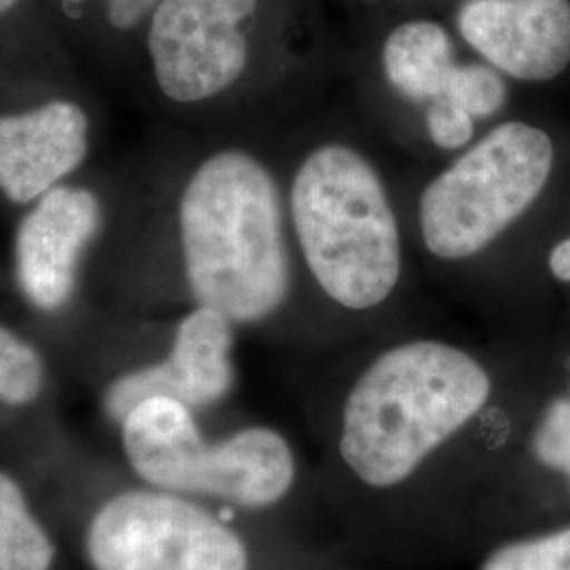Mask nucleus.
<instances>
[{
  "label": "nucleus",
  "instance_id": "obj_16",
  "mask_svg": "<svg viewBox=\"0 0 570 570\" xmlns=\"http://www.w3.org/2000/svg\"><path fill=\"white\" fill-rule=\"evenodd\" d=\"M444 96L465 108L473 119H489L508 100V87L497 68L484 63H456Z\"/></svg>",
  "mask_w": 570,
  "mask_h": 570
},
{
  "label": "nucleus",
  "instance_id": "obj_19",
  "mask_svg": "<svg viewBox=\"0 0 570 570\" xmlns=\"http://www.w3.org/2000/svg\"><path fill=\"white\" fill-rule=\"evenodd\" d=\"M425 121H428L429 136L435 146L444 150H454L471 140L475 119L452 98L442 96L429 102Z\"/></svg>",
  "mask_w": 570,
  "mask_h": 570
},
{
  "label": "nucleus",
  "instance_id": "obj_18",
  "mask_svg": "<svg viewBox=\"0 0 570 570\" xmlns=\"http://www.w3.org/2000/svg\"><path fill=\"white\" fill-rule=\"evenodd\" d=\"M534 452L543 465L567 473L570 480V400L548 407L534 435Z\"/></svg>",
  "mask_w": 570,
  "mask_h": 570
},
{
  "label": "nucleus",
  "instance_id": "obj_11",
  "mask_svg": "<svg viewBox=\"0 0 570 570\" xmlns=\"http://www.w3.org/2000/svg\"><path fill=\"white\" fill-rule=\"evenodd\" d=\"M294 482V456L271 429H245L218 446H205L193 492L225 497L247 508H265Z\"/></svg>",
  "mask_w": 570,
  "mask_h": 570
},
{
  "label": "nucleus",
  "instance_id": "obj_12",
  "mask_svg": "<svg viewBox=\"0 0 570 570\" xmlns=\"http://www.w3.org/2000/svg\"><path fill=\"white\" fill-rule=\"evenodd\" d=\"M125 449L146 482L169 490L195 489V473L205 446L188 406L155 395L125 419Z\"/></svg>",
  "mask_w": 570,
  "mask_h": 570
},
{
  "label": "nucleus",
  "instance_id": "obj_22",
  "mask_svg": "<svg viewBox=\"0 0 570 570\" xmlns=\"http://www.w3.org/2000/svg\"><path fill=\"white\" fill-rule=\"evenodd\" d=\"M18 4V0H0V16L7 13L9 9H13Z\"/></svg>",
  "mask_w": 570,
  "mask_h": 570
},
{
  "label": "nucleus",
  "instance_id": "obj_2",
  "mask_svg": "<svg viewBox=\"0 0 570 570\" xmlns=\"http://www.w3.org/2000/svg\"><path fill=\"white\" fill-rule=\"evenodd\" d=\"M490 395L487 370L456 346L419 341L383 353L346 397L341 454L370 487L407 478Z\"/></svg>",
  "mask_w": 570,
  "mask_h": 570
},
{
  "label": "nucleus",
  "instance_id": "obj_4",
  "mask_svg": "<svg viewBox=\"0 0 570 570\" xmlns=\"http://www.w3.org/2000/svg\"><path fill=\"white\" fill-rule=\"evenodd\" d=\"M551 167L553 144L543 129H492L423 190L419 220L429 252L463 261L487 249L539 199Z\"/></svg>",
  "mask_w": 570,
  "mask_h": 570
},
{
  "label": "nucleus",
  "instance_id": "obj_14",
  "mask_svg": "<svg viewBox=\"0 0 570 570\" xmlns=\"http://www.w3.org/2000/svg\"><path fill=\"white\" fill-rule=\"evenodd\" d=\"M53 550L26 510L20 489L0 473V570H47Z\"/></svg>",
  "mask_w": 570,
  "mask_h": 570
},
{
  "label": "nucleus",
  "instance_id": "obj_9",
  "mask_svg": "<svg viewBox=\"0 0 570 570\" xmlns=\"http://www.w3.org/2000/svg\"><path fill=\"white\" fill-rule=\"evenodd\" d=\"M233 332L223 313L199 306L184 320L169 360L144 367L115 383L108 393V410L125 419L144 400L165 395L184 406H207L218 402L233 385L230 366Z\"/></svg>",
  "mask_w": 570,
  "mask_h": 570
},
{
  "label": "nucleus",
  "instance_id": "obj_10",
  "mask_svg": "<svg viewBox=\"0 0 570 570\" xmlns=\"http://www.w3.org/2000/svg\"><path fill=\"white\" fill-rule=\"evenodd\" d=\"M85 153L87 117L77 104L0 115V190L16 204H30L56 188Z\"/></svg>",
  "mask_w": 570,
  "mask_h": 570
},
{
  "label": "nucleus",
  "instance_id": "obj_6",
  "mask_svg": "<svg viewBox=\"0 0 570 570\" xmlns=\"http://www.w3.org/2000/svg\"><path fill=\"white\" fill-rule=\"evenodd\" d=\"M256 4L258 0H159L148 51L169 100L204 102L244 75L247 39L242 23Z\"/></svg>",
  "mask_w": 570,
  "mask_h": 570
},
{
  "label": "nucleus",
  "instance_id": "obj_8",
  "mask_svg": "<svg viewBox=\"0 0 570 570\" xmlns=\"http://www.w3.org/2000/svg\"><path fill=\"white\" fill-rule=\"evenodd\" d=\"M98 225L100 205L89 190L56 186L42 195L16 242L18 282L32 305L53 311L68 301L82 249Z\"/></svg>",
  "mask_w": 570,
  "mask_h": 570
},
{
  "label": "nucleus",
  "instance_id": "obj_5",
  "mask_svg": "<svg viewBox=\"0 0 570 570\" xmlns=\"http://www.w3.org/2000/svg\"><path fill=\"white\" fill-rule=\"evenodd\" d=\"M98 570H247L244 543L209 513L174 497L110 501L89 532Z\"/></svg>",
  "mask_w": 570,
  "mask_h": 570
},
{
  "label": "nucleus",
  "instance_id": "obj_1",
  "mask_svg": "<svg viewBox=\"0 0 570 570\" xmlns=\"http://www.w3.org/2000/svg\"><path fill=\"white\" fill-rule=\"evenodd\" d=\"M180 237L199 306L228 322L265 320L289 292L284 214L265 165L225 150L199 165L184 188Z\"/></svg>",
  "mask_w": 570,
  "mask_h": 570
},
{
  "label": "nucleus",
  "instance_id": "obj_17",
  "mask_svg": "<svg viewBox=\"0 0 570 570\" xmlns=\"http://www.w3.org/2000/svg\"><path fill=\"white\" fill-rule=\"evenodd\" d=\"M482 570H570V529L508 546L492 553Z\"/></svg>",
  "mask_w": 570,
  "mask_h": 570
},
{
  "label": "nucleus",
  "instance_id": "obj_7",
  "mask_svg": "<svg viewBox=\"0 0 570 570\" xmlns=\"http://www.w3.org/2000/svg\"><path fill=\"white\" fill-rule=\"evenodd\" d=\"M463 39L503 75L551 81L570 63L569 0H468Z\"/></svg>",
  "mask_w": 570,
  "mask_h": 570
},
{
  "label": "nucleus",
  "instance_id": "obj_20",
  "mask_svg": "<svg viewBox=\"0 0 570 570\" xmlns=\"http://www.w3.org/2000/svg\"><path fill=\"white\" fill-rule=\"evenodd\" d=\"M155 4L159 0H108V16L115 26L129 28L142 20Z\"/></svg>",
  "mask_w": 570,
  "mask_h": 570
},
{
  "label": "nucleus",
  "instance_id": "obj_13",
  "mask_svg": "<svg viewBox=\"0 0 570 570\" xmlns=\"http://www.w3.org/2000/svg\"><path fill=\"white\" fill-rule=\"evenodd\" d=\"M454 47L435 21H407L397 26L383 47L387 81L410 102L442 98L454 70Z\"/></svg>",
  "mask_w": 570,
  "mask_h": 570
},
{
  "label": "nucleus",
  "instance_id": "obj_21",
  "mask_svg": "<svg viewBox=\"0 0 570 570\" xmlns=\"http://www.w3.org/2000/svg\"><path fill=\"white\" fill-rule=\"evenodd\" d=\"M550 271L556 279L570 282V239H564L551 249Z\"/></svg>",
  "mask_w": 570,
  "mask_h": 570
},
{
  "label": "nucleus",
  "instance_id": "obj_15",
  "mask_svg": "<svg viewBox=\"0 0 570 570\" xmlns=\"http://www.w3.org/2000/svg\"><path fill=\"white\" fill-rule=\"evenodd\" d=\"M41 385L42 366L37 351L0 327V400L28 404L39 395Z\"/></svg>",
  "mask_w": 570,
  "mask_h": 570
},
{
  "label": "nucleus",
  "instance_id": "obj_3",
  "mask_svg": "<svg viewBox=\"0 0 570 570\" xmlns=\"http://www.w3.org/2000/svg\"><path fill=\"white\" fill-rule=\"evenodd\" d=\"M292 220L306 265L338 305L387 301L402 275V242L376 169L343 144L306 157L292 186Z\"/></svg>",
  "mask_w": 570,
  "mask_h": 570
}]
</instances>
